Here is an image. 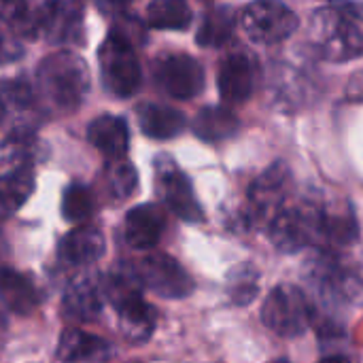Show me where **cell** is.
Returning <instances> with one entry per match:
<instances>
[{"mask_svg":"<svg viewBox=\"0 0 363 363\" xmlns=\"http://www.w3.org/2000/svg\"><path fill=\"white\" fill-rule=\"evenodd\" d=\"M234 11L230 6H217L206 13L202 19V26L198 30V45L202 47H223L234 32Z\"/></svg>","mask_w":363,"mask_h":363,"instance_id":"obj_24","label":"cell"},{"mask_svg":"<svg viewBox=\"0 0 363 363\" xmlns=\"http://www.w3.org/2000/svg\"><path fill=\"white\" fill-rule=\"evenodd\" d=\"M0 300L11 313L30 315L38 306L40 294L28 274H21L13 268H2L0 270Z\"/></svg>","mask_w":363,"mask_h":363,"instance_id":"obj_16","label":"cell"},{"mask_svg":"<svg viewBox=\"0 0 363 363\" xmlns=\"http://www.w3.org/2000/svg\"><path fill=\"white\" fill-rule=\"evenodd\" d=\"M96 208V200L89 187L72 183L70 187H66L64 198H62V215L66 221L70 223H81L87 221L94 215Z\"/></svg>","mask_w":363,"mask_h":363,"instance_id":"obj_26","label":"cell"},{"mask_svg":"<svg viewBox=\"0 0 363 363\" xmlns=\"http://www.w3.org/2000/svg\"><path fill=\"white\" fill-rule=\"evenodd\" d=\"M34 191V172L28 162H19L0 179V215L19 211Z\"/></svg>","mask_w":363,"mask_h":363,"instance_id":"obj_19","label":"cell"},{"mask_svg":"<svg viewBox=\"0 0 363 363\" xmlns=\"http://www.w3.org/2000/svg\"><path fill=\"white\" fill-rule=\"evenodd\" d=\"M289 170L283 164L270 166L249 189V208L257 221H272L287 196Z\"/></svg>","mask_w":363,"mask_h":363,"instance_id":"obj_11","label":"cell"},{"mask_svg":"<svg viewBox=\"0 0 363 363\" xmlns=\"http://www.w3.org/2000/svg\"><path fill=\"white\" fill-rule=\"evenodd\" d=\"M119 321H121V330L128 336V340L132 342H145L151 338L153 330H155V311L143 300L117 311Z\"/></svg>","mask_w":363,"mask_h":363,"instance_id":"obj_25","label":"cell"},{"mask_svg":"<svg viewBox=\"0 0 363 363\" xmlns=\"http://www.w3.org/2000/svg\"><path fill=\"white\" fill-rule=\"evenodd\" d=\"M157 81L177 100H191L204 89V68L185 53H170L157 62Z\"/></svg>","mask_w":363,"mask_h":363,"instance_id":"obj_10","label":"cell"},{"mask_svg":"<svg viewBox=\"0 0 363 363\" xmlns=\"http://www.w3.org/2000/svg\"><path fill=\"white\" fill-rule=\"evenodd\" d=\"M104 255V236L98 228L81 225L68 232L60 242V257L66 264L87 266Z\"/></svg>","mask_w":363,"mask_h":363,"instance_id":"obj_15","label":"cell"},{"mask_svg":"<svg viewBox=\"0 0 363 363\" xmlns=\"http://www.w3.org/2000/svg\"><path fill=\"white\" fill-rule=\"evenodd\" d=\"M138 277L147 289L166 300H181L194 291V281L187 270L166 253L147 255L138 266Z\"/></svg>","mask_w":363,"mask_h":363,"instance_id":"obj_8","label":"cell"},{"mask_svg":"<svg viewBox=\"0 0 363 363\" xmlns=\"http://www.w3.org/2000/svg\"><path fill=\"white\" fill-rule=\"evenodd\" d=\"M238 117L223 106H206L202 108L194 119V132L200 140L206 143H219L236 134L238 130Z\"/></svg>","mask_w":363,"mask_h":363,"instance_id":"obj_20","label":"cell"},{"mask_svg":"<svg viewBox=\"0 0 363 363\" xmlns=\"http://www.w3.org/2000/svg\"><path fill=\"white\" fill-rule=\"evenodd\" d=\"M19 26L26 36H36L38 32H43L53 43L79 40L83 26L81 0H55L38 11L34 17H26Z\"/></svg>","mask_w":363,"mask_h":363,"instance_id":"obj_7","label":"cell"},{"mask_svg":"<svg viewBox=\"0 0 363 363\" xmlns=\"http://www.w3.org/2000/svg\"><path fill=\"white\" fill-rule=\"evenodd\" d=\"M4 111H6V106H4V102H2V98H0V121L4 119Z\"/></svg>","mask_w":363,"mask_h":363,"instance_id":"obj_34","label":"cell"},{"mask_svg":"<svg viewBox=\"0 0 363 363\" xmlns=\"http://www.w3.org/2000/svg\"><path fill=\"white\" fill-rule=\"evenodd\" d=\"M28 17L26 0H0V23L2 26H19Z\"/></svg>","mask_w":363,"mask_h":363,"instance_id":"obj_29","label":"cell"},{"mask_svg":"<svg viewBox=\"0 0 363 363\" xmlns=\"http://www.w3.org/2000/svg\"><path fill=\"white\" fill-rule=\"evenodd\" d=\"M138 115V125L149 138L166 140L174 138L185 130V115L172 106L166 104H143L136 108Z\"/></svg>","mask_w":363,"mask_h":363,"instance_id":"obj_17","label":"cell"},{"mask_svg":"<svg viewBox=\"0 0 363 363\" xmlns=\"http://www.w3.org/2000/svg\"><path fill=\"white\" fill-rule=\"evenodd\" d=\"M89 143L106 157L119 160L125 157L130 147V130L123 117L117 115H100L87 125Z\"/></svg>","mask_w":363,"mask_h":363,"instance_id":"obj_14","label":"cell"},{"mask_svg":"<svg viewBox=\"0 0 363 363\" xmlns=\"http://www.w3.org/2000/svg\"><path fill=\"white\" fill-rule=\"evenodd\" d=\"M62 308L68 319L87 323L94 321L102 311V294L89 279H77L64 294Z\"/></svg>","mask_w":363,"mask_h":363,"instance_id":"obj_18","label":"cell"},{"mask_svg":"<svg viewBox=\"0 0 363 363\" xmlns=\"http://www.w3.org/2000/svg\"><path fill=\"white\" fill-rule=\"evenodd\" d=\"M100 74L104 87L117 98H130L140 87V64L134 51V43L121 36L119 32H111L98 51Z\"/></svg>","mask_w":363,"mask_h":363,"instance_id":"obj_3","label":"cell"},{"mask_svg":"<svg viewBox=\"0 0 363 363\" xmlns=\"http://www.w3.org/2000/svg\"><path fill=\"white\" fill-rule=\"evenodd\" d=\"M106 349V342L81 330H66L57 345V357L66 363L85 362Z\"/></svg>","mask_w":363,"mask_h":363,"instance_id":"obj_23","label":"cell"},{"mask_svg":"<svg viewBox=\"0 0 363 363\" xmlns=\"http://www.w3.org/2000/svg\"><path fill=\"white\" fill-rule=\"evenodd\" d=\"M157 191L164 204L183 221L187 223H200L204 219L202 206L194 194L191 181L174 166L172 160H157Z\"/></svg>","mask_w":363,"mask_h":363,"instance_id":"obj_9","label":"cell"},{"mask_svg":"<svg viewBox=\"0 0 363 363\" xmlns=\"http://www.w3.org/2000/svg\"><path fill=\"white\" fill-rule=\"evenodd\" d=\"M96 2H98V6H100L104 13H111V15L121 13V11L130 4V0H96Z\"/></svg>","mask_w":363,"mask_h":363,"instance_id":"obj_32","label":"cell"},{"mask_svg":"<svg viewBox=\"0 0 363 363\" xmlns=\"http://www.w3.org/2000/svg\"><path fill=\"white\" fill-rule=\"evenodd\" d=\"M147 23L157 30H185L191 23L187 0H153L147 6Z\"/></svg>","mask_w":363,"mask_h":363,"instance_id":"obj_22","label":"cell"},{"mask_svg":"<svg viewBox=\"0 0 363 363\" xmlns=\"http://www.w3.org/2000/svg\"><path fill=\"white\" fill-rule=\"evenodd\" d=\"M319 363H351L347 357H342V355H336V357H328V359H323V362Z\"/></svg>","mask_w":363,"mask_h":363,"instance_id":"obj_33","label":"cell"},{"mask_svg":"<svg viewBox=\"0 0 363 363\" xmlns=\"http://www.w3.org/2000/svg\"><path fill=\"white\" fill-rule=\"evenodd\" d=\"M323 232V211L315 204H298L279 211L270 221L272 242L287 253L306 247L317 234Z\"/></svg>","mask_w":363,"mask_h":363,"instance_id":"obj_6","label":"cell"},{"mask_svg":"<svg viewBox=\"0 0 363 363\" xmlns=\"http://www.w3.org/2000/svg\"><path fill=\"white\" fill-rule=\"evenodd\" d=\"M32 87L26 79H11V81H4L0 85V98L4 102V106H17V108H23L32 102Z\"/></svg>","mask_w":363,"mask_h":363,"instance_id":"obj_28","label":"cell"},{"mask_svg":"<svg viewBox=\"0 0 363 363\" xmlns=\"http://www.w3.org/2000/svg\"><path fill=\"white\" fill-rule=\"evenodd\" d=\"M140 285H143V281H140L138 272L123 266L108 274L106 285H104V296L108 298V302L113 304L115 311H121V308L143 300Z\"/></svg>","mask_w":363,"mask_h":363,"instance_id":"obj_21","label":"cell"},{"mask_svg":"<svg viewBox=\"0 0 363 363\" xmlns=\"http://www.w3.org/2000/svg\"><path fill=\"white\" fill-rule=\"evenodd\" d=\"M274 363H289V362H285V359H283V362H274Z\"/></svg>","mask_w":363,"mask_h":363,"instance_id":"obj_35","label":"cell"},{"mask_svg":"<svg viewBox=\"0 0 363 363\" xmlns=\"http://www.w3.org/2000/svg\"><path fill=\"white\" fill-rule=\"evenodd\" d=\"M311 34L319 55L325 60L347 62L363 55L362 30L332 4L313 15Z\"/></svg>","mask_w":363,"mask_h":363,"instance_id":"obj_2","label":"cell"},{"mask_svg":"<svg viewBox=\"0 0 363 363\" xmlns=\"http://www.w3.org/2000/svg\"><path fill=\"white\" fill-rule=\"evenodd\" d=\"M89 89L87 64L72 51H55L47 55L36 70V94L43 104L55 113H72L79 108Z\"/></svg>","mask_w":363,"mask_h":363,"instance_id":"obj_1","label":"cell"},{"mask_svg":"<svg viewBox=\"0 0 363 363\" xmlns=\"http://www.w3.org/2000/svg\"><path fill=\"white\" fill-rule=\"evenodd\" d=\"M106 183H108L111 196L115 200H125V198H130L134 194L136 183H138V174H136L134 166L125 157L108 160V166H106Z\"/></svg>","mask_w":363,"mask_h":363,"instance_id":"obj_27","label":"cell"},{"mask_svg":"<svg viewBox=\"0 0 363 363\" xmlns=\"http://www.w3.org/2000/svg\"><path fill=\"white\" fill-rule=\"evenodd\" d=\"M21 57V43L15 34L6 30V26L0 23V64H9Z\"/></svg>","mask_w":363,"mask_h":363,"instance_id":"obj_30","label":"cell"},{"mask_svg":"<svg viewBox=\"0 0 363 363\" xmlns=\"http://www.w3.org/2000/svg\"><path fill=\"white\" fill-rule=\"evenodd\" d=\"M332 6L334 9H338L347 19H351V21H359L363 23V2L362 0H334L332 2Z\"/></svg>","mask_w":363,"mask_h":363,"instance_id":"obj_31","label":"cell"},{"mask_svg":"<svg viewBox=\"0 0 363 363\" xmlns=\"http://www.w3.org/2000/svg\"><path fill=\"white\" fill-rule=\"evenodd\" d=\"M240 26L253 43L277 45L296 32L298 17L281 0H253L240 13Z\"/></svg>","mask_w":363,"mask_h":363,"instance_id":"obj_5","label":"cell"},{"mask_svg":"<svg viewBox=\"0 0 363 363\" xmlns=\"http://www.w3.org/2000/svg\"><path fill=\"white\" fill-rule=\"evenodd\" d=\"M217 85H219L221 98L230 104H240L249 100L253 94V85H255L251 60L242 53L228 55L219 66Z\"/></svg>","mask_w":363,"mask_h":363,"instance_id":"obj_13","label":"cell"},{"mask_svg":"<svg viewBox=\"0 0 363 363\" xmlns=\"http://www.w3.org/2000/svg\"><path fill=\"white\" fill-rule=\"evenodd\" d=\"M164 225L166 217L157 204L134 206L125 215V242L138 251L153 249L164 234Z\"/></svg>","mask_w":363,"mask_h":363,"instance_id":"obj_12","label":"cell"},{"mask_svg":"<svg viewBox=\"0 0 363 363\" xmlns=\"http://www.w3.org/2000/svg\"><path fill=\"white\" fill-rule=\"evenodd\" d=\"M311 304L296 285L274 287L262 306L264 325L283 338L302 336L311 325Z\"/></svg>","mask_w":363,"mask_h":363,"instance_id":"obj_4","label":"cell"}]
</instances>
